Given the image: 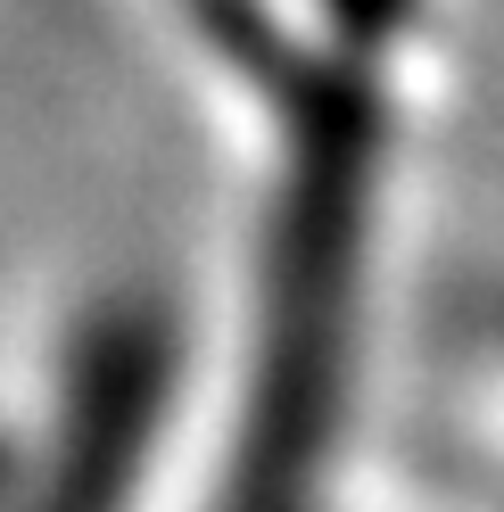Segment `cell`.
<instances>
[{
  "instance_id": "6da1fadb",
  "label": "cell",
  "mask_w": 504,
  "mask_h": 512,
  "mask_svg": "<svg viewBox=\"0 0 504 512\" xmlns=\"http://www.w3.org/2000/svg\"><path fill=\"white\" fill-rule=\"evenodd\" d=\"M199 17L281 108V190L257 290V356H248V405L215 512H314L356 356V273H364L372 174H381V91L364 67L372 50L348 42L339 58H306L281 42V25L257 0H199Z\"/></svg>"
},
{
  "instance_id": "7a4b0ae2",
  "label": "cell",
  "mask_w": 504,
  "mask_h": 512,
  "mask_svg": "<svg viewBox=\"0 0 504 512\" xmlns=\"http://www.w3.org/2000/svg\"><path fill=\"white\" fill-rule=\"evenodd\" d=\"M157 389H166V323L149 306H116L108 323H91L67 397V438L25 512H116L157 422Z\"/></svg>"
}]
</instances>
